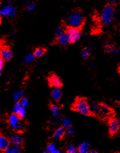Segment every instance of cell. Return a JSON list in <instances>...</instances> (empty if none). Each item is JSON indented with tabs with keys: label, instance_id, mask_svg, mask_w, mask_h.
<instances>
[{
	"label": "cell",
	"instance_id": "74e56055",
	"mask_svg": "<svg viewBox=\"0 0 120 153\" xmlns=\"http://www.w3.org/2000/svg\"><path fill=\"white\" fill-rule=\"evenodd\" d=\"M9 37H13L15 35V32L14 31H11L9 34H8Z\"/></svg>",
	"mask_w": 120,
	"mask_h": 153
},
{
	"label": "cell",
	"instance_id": "9a60e30c",
	"mask_svg": "<svg viewBox=\"0 0 120 153\" xmlns=\"http://www.w3.org/2000/svg\"><path fill=\"white\" fill-rule=\"evenodd\" d=\"M10 140L5 136H0V150L2 151H5L10 146Z\"/></svg>",
	"mask_w": 120,
	"mask_h": 153
},
{
	"label": "cell",
	"instance_id": "603a6c76",
	"mask_svg": "<svg viewBox=\"0 0 120 153\" xmlns=\"http://www.w3.org/2000/svg\"><path fill=\"white\" fill-rule=\"evenodd\" d=\"M64 32H65L64 27L63 26L60 25L56 27L55 30H54V35H55L56 38H57L60 36L62 34H63Z\"/></svg>",
	"mask_w": 120,
	"mask_h": 153
},
{
	"label": "cell",
	"instance_id": "1f68e13d",
	"mask_svg": "<svg viewBox=\"0 0 120 153\" xmlns=\"http://www.w3.org/2000/svg\"><path fill=\"white\" fill-rule=\"evenodd\" d=\"M20 102L21 103L22 106H23V107H26L27 105L29 104V100H28V99L26 98H22L20 100Z\"/></svg>",
	"mask_w": 120,
	"mask_h": 153
},
{
	"label": "cell",
	"instance_id": "52a82bcc",
	"mask_svg": "<svg viewBox=\"0 0 120 153\" xmlns=\"http://www.w3.org/2000/svg\"><path fill=\"white\" fill-rule=\"evenodd\" d=\"M120 129V120L118 118L112 119L108 124V130L111 135L117 133Z\"/></svg>",
	"mask_w": 120,
	"mask_h": 153
},
{
	"label": "cell",
	"instance_id": "f1b7e54d",
	"mask_svg": "<svg viewBox=\"0 0 120 153\" xmlns=\"http://www.w3.org/2000/svg\"><path fill=\"white\" fill-rule=\"evenodd\" d=\"M56 145L54 144H52V143H51V144H49L47 147H46V150H48L49 151V152L51 153H53L54 151H55L56 150Z\"/></svg>",
	"mask_w": 120,
	"mask_h": 153
},
{
	"label": "cell",
	"instance_id": "83f0119b",
	"mask_svg": "<svg viewBox=\"0 0 120 153\" xmlns=\"http://www.w3.org/2000/svg\"><path fill=\"white\" fill-rule=\"evenodd\" d=\"M90 51H89V49L87 48L84 49L82 52H81V56H82L83 58L84 59H88V57H90Z\"/></svg>",
	"mask_w": 120,
	"mask_h": 153
},
{
	"label": "cell",
	"instance_id": "8fae6325",
	"mask_svg": "<svg viewBox=\"0 0 120 153\" xmlns=\"http://www.w3.org/2000/svg\"><path fill=\"white\" fill-rule=\"evenodd\" d=\"M13 53L8 48H3L1 50V58L5 61H8L13 57Z\"/></svg>",
	"mask_w": 120,
	"mask_h": 153
},
{
	"label": "cell",
	"instance_id": "4fadbf2b",
	"mask_svg": "<svg viewBox=\"0 0 120 153\" xmlns=\"http://www.w3.org/2000/svg\"><path fill=\"white\" fill-rule=\"evenodd\" d=\"M62 95V91L60 87H54L51 91V96L53 100L55 101H58Z\"/></svg>",
	"mask_w": 120,
	"mask_h": 153
},
{
	"label": "cell",
	"instance_id": "8d00e7d4",
	"mask_svg": "<svg viewBox=\"0 0 120 153\" xmlns=\"http://www.w3.org/2000/svg\"><path fill=\"white\" fill-rule=\"evenodd\" d=\"M30 3V2L29 0H24V2H23V4H24V5L25 6H27V5H29Z\"/></svg>",
	"mask_w": 120,
	"mask_h": 153
},
{
	"label": "cell",
	"instance_id": "484cf974",
	"mask_svg": "<svg viewBox=\"0 0 120 153\" xmlns=\"http://www.w3.org/2000/svg\"><path fill=\"white\" fill-rule=\"evenodd\" d=\"M36 5L35 3H30L29 5L26 6V11L27 12H32V11H34L36 9Z\"/></svg>",
	"mask_w": 120,
	"mask_h": 153
},
{
	"label": "cell",
	"instance_id": "f546056e",
	"mask_svg": "<svg viewBox=\"0 0 120 153\" xmlns=\"http://www.w3.org/2000/svg\"><path fill=\"white\" fill-rule=\"evenodd\" d=\"M24 124H23L22 122L20 121L19 122V124L17 125V126L15 127V128L14 129L16 130H17V131H21V130H22L23 129H24Z\"/></svg>",
	"mask_w": 120,
	"mask_h": 153
},
{
	"label": "cell",
	"instance_id": "30bf717a",
	"mask_svg": "<svg viewBox=\"0 0 120 153\" xmlns=\"http://www.w3.org/2000/svg\"><path fill=\"white\" fill-rule=\"evenodd\" d=\"M57 41L59 45L64 46V47H65V46L68 45L70 43V42L69 37L66 32H64L63 34H62L60 36L57 38Z\"/></svg>",
	"mask_w": 120,
	"mask_h": 153
},
{
	"label": "cell",
	"instance_id": "7402d4cb",
	"mask_svg": "<svg viewBox=\"0 0 120 153\" xmlns=\"http://www.w3.org/2000/svg\"><path fill=\"white\" fill-rule=\"evenodd\" d=\"M35 56H34V53H30L29 54H27L25 57H24V61L27 64H30L33 63L34 59H35Z\"/></svg>",
	"mask_w": 120,
	"mask_h": 153
},
{
	"label": "cell",
	"instance_id": "4dcf8cb0",
	"mask_svg": "<svg viewBox=\"0 0 120 153\" xmlns=\"http://www.w3.org/2000/svg\"><path fill=\"white\" fill-rule=\"evenodd\" d=\"M74 133H75L74 129H73V128H72V127L67 128L66 131H65V133H66L67 135H68V136L73 135V134H74Z\"/></svg>",
	"mask_w": 120,
	"mask_h": 153
},
{
	"label": "cell",
	"instance_id": "5bb4252c",
	"mask_svg": "<svg viewBox=\"0 0 120 153\" xmlns=\"http://www.w3.org/2000/svg\"><path fill=\"white\" fill-rule=\"evenodd\" d=\"M50 109L51 110L52 116L57 121L58 119H59L62 117V112L60 109L56 105L52 104L50 107Z\"/></svg>",
	"mask_w": 120,
	"mask_h": 153
},
{
	"label": "cell",
	"instance_id": "ab89813d",
	"mask_svg": "<svg viewBox=\"0 0 120 153\" xmlns=\"http://www.w3.org/2000/svg\"><path fill=\"white\" fill-rule=\"evenodd\" d=\"M54 1H64V0H54Z\"/></svg>",
	"mask_w": 120,
	"mask_h": 153
},
{
	"label": "cell",
	"instance_id": "d590c367",
	"mask_svg": "<svg viewBox=\"0 0 120 153\" xmlns=\"http://www.w3.org/2000/svg\"><path fill=\"white\" fill-rule=\"evenodd\" d=\"M113 53V54L115 55H119L120 54V50L118 49H115L113 50V51H112Z\"/></svg>",
	"mask_w": 120,
	"mask_h": 153
},
{
	"label": "cell",
	"instance_id": "4316f807",
	"mask_svg": "<svg viewBox=\"0 0 120 153\" xmlns=\"http://www.w3.org/2000/svg\"><path fill=\"white\" fill-rule=\"evenodd\" d=\"M67 152L68 153H76L78 151V150H76V147L75 146V145L73 144H70L69 145L67 148Z\"/></svg>",
	"mask_w": 120,
	"mask_h": 153
},
{
	"label": "cell",
	"instance_id": "cb8c5ba5",
	"mask_svg": "<svg viewBox=\"0 0 120 153\" xmlns=\"http://www.w3.org/2000/svg\"><path fill=\"white\" fill-rule=\"evenodd\" d=\"M62 124L65 128H68L72 127V121L67 118H64L62 120Z\"/></svg>",
	"mask_w": 120,
	"mask_h": 153
},
{
	"label": "cell",
	"instance_id": "7c38bea8",
	"mask_svg": "<svg viewBox=\"0 0 120 153\" xmlns=\"http://www.w3.org/2000/svg\"><path fill=\"white\" fill-rule=\"evenodd\" d=\"M21 117H19L17 114L13 113L9 116L8 118V122L9 125L11 126V127L13 128H15L16 127L17 125L19 124V122H20Z\"/></svg>",
	"mask_w": 120,
	"mask_h": 153
},
{
	"label": "cell",
	"instance_id": "f35d334b",
	"mask_svg": "<svg viewBox=\"0 0 120 153\" xmlns=\"http://www.w3.org/2000/svg\"><path fill=\"white\" fill-rule=\"evenodd\" d=\"M93 48H94V46L92 45H90V46H89V47H88V49H89V50H90V49H92Z\"/></svg>",
	"mask_w": 120,
	"mask_h": 153
},
{
	"label": "cell",
	"instance_id": "ba28073f",
	"mask_svg": "<svg viewBox=\"0 0 120 153\" xmlns=\"http://www.w3.org/2000/svg\"><path fill=\"white\" fill-rule=\"evenodd\" d=\"M99 114L103 118L109 117L111 115V110L108 106L105 104L100 105Z\"/></svg>",
	"mask_w": 120,
	"mask_h": 153
},
{
	"label": "cell",
	"instance_id": "e0dca14e",
	"mask_svg": "<svg viewBox=\"0 0 120 153\" xmlns=\"http://www.w3.org/2000/svg\"><path fill=\"white\" fill-rule=\"evenodd\" d=\"M65 133V128L63 127H60L57 128L56 131L54 132L53 135H52V138L54 140H59L60 138H62L63 136H64Z\"/></svg>",
	"mask_w": 120,
	"mask_h": 153
},
{
	"label": "cell",
	"instance_id": "7bdbcfd3",
	"mask_svg": "<svg viewBox=\"0 0 120 153\" xmlns=\"http://www.w3.org/2000/svg\"><path fill=\"white\" fill-rule=\"evenodd\" d=\"M119 30H120V24H119Z\"/></svg>",
	"mask_w": 120,
	"mask_h": 153
},
{
	"label": "cell",
	"instance_id": "44dd1931",
	"mask_svg": "<svg viewBox=\"0 0 120 153\" xmlns=\"http://www.w3.org/2000/svg\"><path fill=\"white\" fill-rule=\"evenodd\" d=\"M90 108H91V113L99 114L100 105L98 103L93 102V103H92V104L90 105Z\"/></svg>",
	"mask_w": 120,
	"mask_h": 153
},
{
	"label": "cell",
	"instance_id": "6da1fadb",
	"mask_svg": "<svg viewBox=\"0 0 120 153\" xmlns=\"http://www.w3.org/2000/svg\"><path fill=\"white\" fill-rule=\"evenodd\" d=\"M115 9L113 5L108 4L104 6L99 14V20L103 26H108L113 22Z\"/></svg>",
	"mask_w": 120,
	"mask_h": 153
},
{
	"label": "cell",
	"instance_id": "ac0fdd59",
	"mask_svg": "<svg viewBox=\"0 0 120 153\" xmlns=\"http://www.w3.org/2000/svg\"><path fill=\"white\" fill-rule=\"evenodd\" d=\"M90 144L88 142H83L78 144L77 150L80 153H89L90 152Z\"/></svg>",
	"mask_w": 120,
	"mask_h": 153
},
{
	"label": "cell",
	"instance_id": "d6a6232c",
	"mask_svg": "<svg viewBox=\"0 0 120 153\" xmlns=\"http://www.w3.org/2000/svg\"><path fill=\"white\" fill-rule=\"evenodd\" d=\"M105 49L106 52H107V53H110V52L113 51V46H112L110 44H107L105 46Z\"/></svg>",
	"mask_w": 120,
	"mask_h": 153
},
{
	"label": "cell",
	"instance_id": "e575fe53",
	"mask_svg": "<svg viewBox=\"0 0 120 153\" xmlns=\"http://www.w3.org/2000/svg\"><path fill=\"white\" fill-rule=\"evenodd\" d=\"M107 1L111 5H115V4H117L119 0H107Z\"/></svg>",
	"mask_w": 120,
	"mask_h": 153
},
{
	"label": "cell",
	"instance_id": "d6986e66",
	"mask_svg": "<svg viewBox=\"0 0 120 153\" xmlns=\"http://www.w3.org/2000/svg\"><path fill=\"white\" fill-rule=\"evenodd\" d=\"M22 151L21 146H15V145L12 144L11 146H9L8 148L5 151L6 153H19Z\"/></svg>",
	"mask_w": 120,
	"mask_h": 153
},
{
	"label": "cell",
	"instance_id": "9c48e42d",
	"mask_svg": "<svg viewBox=\"0 0 120 153\" xmlns=\"http://www.w3.org/2000/svg\"><path fill=\"white\" fill-rule=\"evenodd\" d=\"M49 83L50 85L54 87H60L62 85V80L56 75H52L49 78Z\"/></svg>",
	"mask_w": 120,
	"mask_h": 153
},
{
	"label": "cell",
	"instance_id": "277c9868",
	"mask_svg": "<svg viewBox=\"0 0 120 153\" xmlns=\"http://www.w3.org/2000/svg\"><path fill=\"white\" fill-rule=\"evenodd\" d=\"M16 9L13 6V1H10L7 5L4 6L0 10V16L6 18H11L16 15Z\"/></svg>",
	"mask_w": 120,
	"mask_h": 153
},
{
	"label": "cell",
	"instance_id": "b9f144b4",
	"mask_svg": "<svg viewBox=\"0 0 120 153\" xmlns=\"http://www.w3.org/2000/svg\"><path fill=\"white\" fill-rule=\"evenodd\" d=\"M92 67H95V65L94 64H93V65H92Z\"/></svg>",
	"mask_w": 120,
	"mask_h": 153
},
{
	"label": "cell",
	"instance_id": "7a4b0ae2",
	"mask_svg": "<svg viewBox=\"0 0 120 153\" xmlns=\"http://www.w3.org/2000/svg\"><path fill=\"white\" fill-rule=\"evenodd\" d=\"M84 17L83 13L80 11H73L68 15L67 19V24L70 27L79 29L83 25Z\"/></svg>",
	"mask_w": 120,
	"mask_h": 153
},
{
	"label": "cell",
	"instance_id": "d4e9b609",
	"mask_svg": "<svg viewBox=\"0 0 120 153\" xmlns=\"http://www.w3.org/2000/svg\"><path fill=\"white\" fill-rule=\"evenodd\" d=\"M45 52L46 51L44 48H37L35 49V51H34L33 53L36 57L39 58V57H41L44 55Z\"/></svg>",
	"mask_w": 120,
	"mask_h": 153
},
{
	"label": "cell",
	"instance_id": "2e32d148",
	"mask_svg": "<svg viewBox=\"0 0 120 153\" xmlns=\"http://www.w3.org/2000/svg\"><path fill=\"white\" fill-rule=\"evenodd\" d=\"M13 113H15L17 114L21 118H24L26 116L25 107L17 106L15 105V106L13 109Z\"/></svg>",
	"mask_w": 120,
	"mask_h": 153
},
{
	"label": "cell",
	"instance_id": "8992f818",
	"mask_svg": "<svg viewBox=\"0 0 120 153\" xmlns=\"http://www.w3.org/2000/svg\"><path fill=\"white\" fill-rule=\"evenodd\" d=\"M9 140L11 144L15 145V146H22L24 144V139L19 133H13L11 134L9 137Z\"/></svg>",
	"mask_w": 120,
	"mask_h": 153
},
{
	"label": "cell",
	"instance_id": "60d3db41",
	"mask_svg": "<svg viewBox=\"0 0 120 153\" xmlns=\"http://www.w3.org/2000/svg\"><path fill=\"white\" fill-rule=\"evenodd\" d=\"M118 109L120 110V104H119L118 105Z\"/></svg>",
	"mask_w": 120,
	"mask_h": 153
},
{
	"label": "cell",
	"instance_id": "836d02e7",
	"mask_svg": "<svg viewBox=\"0 0 120 153\" xmlns=\"http://www.w3.org/2000/svg\"><path fill=\"white\" fill-rule=\"evenodd\" d=\"M4 64H5V61L1 58V59H0V75L2 74V69L4 66Z\"/></svg>",
	"mask_w": 120,
	"mask_h": 153
},
{
	"label": "cell",
	"instance_id": "3957f363",
	"mask_svg": "<svg viewBox=\"0 0 120 153\" xmlns=\"http://www.w3.org/2000/svg\"><path fill=\"white\" fill-rule=\"evenodd\" d=\"M73 109L83 116H90L91 114L90 105L84 98L77 99L74 106H73Z\"/></svg>",
	"mask_w": 120,
	"mask_h": 153
},
{
	"label": "cell",
	"instance_id": "ffe728a7",
	"mask_svg": "<svg viewBox=\"0 0 120 153\" xmlns=\"http://www.w3.org/2000/svg\"><path fill=\"white\" fill-rule=\"evenodd\" d=\"M24 95V91L22 90H19L15 91L13 95V99L15 101H20Z\"/></svg>",
	"mask_w": 120,
	"mask_h": 153
},
{
	"label": "cell",
	"instance_id": "5b68a950",
	"mask_svg": "<svg viewBox=\"0 0 120 153\" xmlns=\"http://www.w3.org/2000/svg\"><path fill=\"white\" fill-rule=\"evenodd\" d=\"M66 32L67 33L69 37L70 42L71 43H74L75 42L78 41L80 38L82 36L81 31L79 29L75 27H70L67 30Z\"/></svg>",
	"mask_w": 120,
	"mask_h": 153
}]
</instances>
